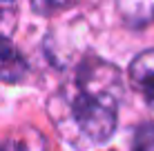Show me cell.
Instances as JSON below:
<instances>
[{
  "label": "cell",
  "instance_id": "1",
  "mask_svg": "<svg viewBox=\"0 0 154 151\" xmlns=\"http://www.w3.org/2000/svg\"><path fill=\"white\" fill-rule=\"evenodd\" d=\"M123 76L119 67L87 56L49 98V118L65 142L89 149L112 138L119 122Z\"/></svg>",
  "mask_w": 154,
  "mask_h": 151
},
{
  "label": "cell",
  "instance_id": "2",
  "mask_svg": "<svg viewBox=\"0 0 154 151\" xmlns=\"http://www.w3.org/2000/svg\"><path fill=\"white\" fill-rule=\"evenodd\" d=\"M130 85L143 98L150 109H154V49H145L130 62Z\"/></svg>",
  "mask_w": 154,
  "mask_h": 151
},
{
  "label": "cell",
  "instance_id": "3",
  "mask_svg": "<svg viewBox=\"0 0 154 151\" xmlns=\"http://www.w3.org/2000/svg\"><path fill=\"white\" fill-rule=\"evenodd\" d=\"M27 74L29 65L23 58V54L11 45L7 36H0V80L16 85V82H23Z\"/></svg>",
  "mask_w": 154,
  "mask_h": 151
},
{
  "label": "cell",
  "instance_id": "4",
  "mask_svg": "<svg viewBox=\"0 0 154 151\" xmlns=\"http://www.w3.org/2000/svg\"><path fill=\"white\" fill-rule=\"evenodd\" d=\"M119 11L127 27H147L154 22V0H119Z\"/></svg>",
  "mask_w": 154,
  "mask_h": 151
},
{
  "label": "cell",
  "instance_id": "5",
  "mask_svg": "<svg viewBox=\"0 0 154 151\" xmlns=\"http://www.w3.org/2000/svg\"><path fill=\"white\" fill-rule=\"evenodd\" d=\"M5 151H47L45 138L40 131L31 127H23L18 131H14L7 138V142H2Z\"/></svg>",
  "mask_w": 154,
  "mask_h": 151
},
{
  "label": "cell",
  "instance_id": "6",
  "mask_svg": "<svg viewBox=\"0 0 154 151\" xmlns=\"http://www.w3.org/2000/svg\"><path fill=\"white\" fill-rule=\"evenodd\" d=\"M18 22V0H0V36H7Z\"/></svg>",
  "mask_w": 154,
  "mask_h": 151
},
{
  "label": "cell",
  "instance_id": "7",
  "mask_svg": "<svg viewBox=\"0 0 154 151\" xmlns=\"http://www.w3.org/2000/svg\"><path fill=\"white\" fill-rule=\"evenodd\" d=\"M31 2V9L40 16H54V13H60L65 9H69L76 0H29Z\"/></svg>",
  "mask_w": 154,
  "mask_h": 151
},
{
  "label": "cell",
  "instance_id": "8",
  "mask_svg": "<svg viewBox=\"0 0 154 151\" xmlns=\"http://www.w3.org/2000/svg\"><path fill=\"white\" fill-rule=\"evenodd\" d=\"M132 151H154V124H143L136 129Z\"/></svg>",
  "mask_w": 154,
  "mask_h": 151
},
{
  "label": "cell",
  "instance_id": "9",
  "mask_svg": "<svg viewBox=\"0 0 154 151\" xmlns=\"http://www.w3.org/2000/svg\"><path fill=\"white\" fill-rule=\"evenodd\" d=\"M0 151H5V149H2V144H0Z\"/></svg>",
  "mask_w": 154,
  "mask_h": 151
}]
</instances>
